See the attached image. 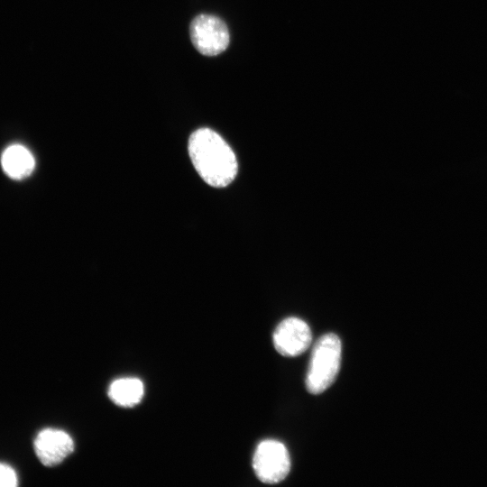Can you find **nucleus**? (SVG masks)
I'll list each match as a JSON object with an SVG mask.
<instances>
[{
    "label": "nucleus",
    "instance_id": "obj_8",
    "mask_svg": "<svg viewBox=\"0 0 487 487\" xmlns=\"http://www.w3.org/2000/svg\"><path fill=\"white\" fill-rule=\"evenodd\" d=\"M143 391V384L139 379L122 378L111 383L108 396L118 406L133 407L142 400Z\"/></svg>",
    "mask_w": 487,
    "mask_h": 487
},
{
    "label": "nucleus",
    "instance_id": "obj_5",
    "mask_svg": "<svg viewBox=\"0 0 487 487\" xmlns=\"http://www.w3.org/2000/svg\"><path fill=\"white\" fill-rule=\"evenodd\" d=\"M276 351L283 356L295 357L303 354L312 342L308 325L300 318L291 317L282 320L272 335Z\"/></svg>",
    "mask_w": 487,
    "mask_h": 487
},
{
    "label": "nucleus",
    "instance_id": "obj_6",
    "mask_svg": "<svg viewBox=\"0 0 487 487\" xmlns=\"http://www.w3.org/2000/svg\"><path fill=\"white\" fill-rule=\"evenodd\" d=\"M34 451L45 466L60 464L74 450V442L63 430L45 428L34 439Z\"/></svg>",
    "mask_w": 487,
    "mask_h": 487
},
{
    "label": "nucleus",
    "instance_id": "obj_3",
    "mask_svg": "<svg viewBox=\"0 0 487 487\" xmlns=\"http://www.w3.org/2000/svg\"><path fill=\"white\" fill-rule=\"evenodd\" d=\"M253 468L258 479L264 483L281 482L290 470V459L286 446L273 439L262 441L255 449Z\"/></svg>",
    "mask_w": 487,
    "mask_h": 487
},
{
    "label": "nucleus",
    "instance_id": "obj_2",
    "mask_svg": "<svg viewBox=\"0 0 487 487\" xmlns=\"http://www.w3.org/2000/svg\"><path fill=\"white\" fill-rule=\"evenodd\" d=\"M341 351V341L335 334H326L316 342L306 377L309 393L320 394L335 381L340 368Z\"/></svg>",
    "mask_w": 487,
    "mask_h": 487
},
{
    "label": "nucleus",
    "instance_id": "obj_1",
    "mask_svg": "<svg viewBox=\"0 0 487 487\" xmlns=\"http://www.w3.org/2000/svg\"><path fill=\"white\" fill-rule=\"evenodd\" d=\"M188 154L202 179L215 188H224L235 178L238 163L234 152L215 131L200 128L191 133Z\"/></svg>",
    "mask_w": 487,
    "mask_h": 487
},
{
    "label": "nucleus",
    "instance_id": "obj_4",
    "mask_svg": "<svg viewBox=\"0 0 487 487\" xmlns=\"http://www.w3.org/2000/svg\"><path fill=\"white\" fill-rule=\"evenodd\" d=\"M189 34L195 48L206 56L222 53L230 41L226 24L220 18L211 14L196 16L190 23Z\"/></svg>",
    "mask_w": 487,
    "mask_h": 487
},
{
    "label": "nucleus",
    "instance_id": "obj_7",
    "mask_svg": "<svg viewBox=\"0 0 487 487\" xmlns=\"http://www.w3.org/2000/svg\"><path fill=\"white\" fill-rule=\"evenodd\" d=\"M1 163L5 172L15 179L29 176L35 166V161L31 152L20 144H14L6 148L3 152Z\"/></svg>",
    "mask_w": 487,
    "mask_h": 487
},
{
    "label": "nucleus",
    "instance_id": "obj_9",
    "mask_svg": "<svg viewBox=\"0 0 487 487\" xmlns=\"http://www.w3.org/2000/svg\"><path fill=\"white\" fill-rule=\"evenodd\" d=\"M17 485V475L14 470L5 464H0V487H14Z\"/></svg>",
    "mask_w": 487,
    "mask_h": 487
}]
</instances>
